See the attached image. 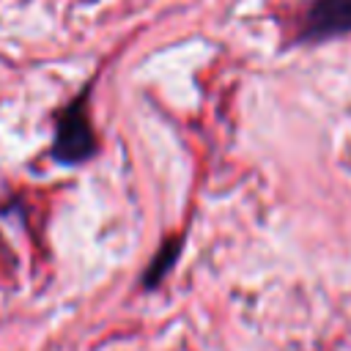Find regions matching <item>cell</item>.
Segmentation results:
<instances>
[{"mask_svg":"<svg viewBox=\"0 0 351 351\" xmlns=\"http://www.w3.org/2000/svg\"><path fill=\"white\" fill-rule=\"evenodd\" d=\"M178 250H181V244H178L176 239H170V241H165V244L159 247V252L154 255V266H151L148 274H145V285H148V288L156 285V282L162 280V274H165V271L170 269V263L176 261Z\"/></svg>","mask_w":351,"mask_h":351,"instance_id":"3957f363","label":"cell"},{"mask_svg":"<svg viewBox=\"0 0 351 351\" xmlns=\"http://www.w3.org/2000/svg\"><path fill=\"white\" fill-rule=\"evenodd\" d=\"M351 30V0H318L310 5L302 38L321 41Z\"/></svg>","mask_w":351,"mask_h":351,"instance_id":"7a4b0ae2","label":"cell"},{"mask_svg":"<svg viewBox=\"0 0 351 351\" xmlns=\"http://www.w3.org/2000/svg\"><path fill=\"white\" fill-rule=\"evenodd\" d=\"M88 93L77 96L71 104H66L58 112L55 121V140H52V156L60 165H80L96 154V134L88 118Z\"/></svg>","mask_w":351,"mask_h":351,"instance_id":"6da1fadb","label":"cell"}]
</instances>
